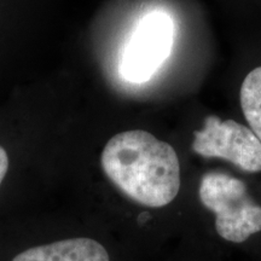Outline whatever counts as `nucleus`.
Listing matches in <instances>:
<instances>
[{
	"instance_id": "nucleus-1",
	"label": "nucleus",
	"mask_w": 261,
	"mask_h": 261,
	"mask_svg": "<svg viewBox=\"0 0 261 261\" xmlns=\"http://www.w3.org/2000/svg\"><path fill=\"white\" fill-rule=\"evenodd\" d=\"M100 165L109 180L145 207H165L180 190V165L174 148L146 130H126L104 146Z\"/></svg>"
},
{
	"instance_id": "nucleus-2",
	"label": "nucleus",
	"mask_w": 261,
	"mask_h": 261,
	"mask_svg": "<svg viewBox=\"0 0 261 261\" xmlns=\"http://www.w3.org/2000/svg\"><path fill=\"white\" fill-rule=\"evenodd\" d=\"M198 196L215 214V230L225 241L242 243L261 231V205L248 194L240 179L221 172L205 173Z\"/></svg>"
},
{
	"instance_id": "nucleus-3",
	"label": "nucleus",
	"mask_w": 261,
	"mask_h": 261,
	"mask_svg": "<svg viewBox=\"0 0 261 261\" xmlns=\"http://www.w3.org/2000/svg\"><path fill=\"white\" fill-rule=\"evenodd\" d=\"M192 150L205 159H224L247 173L261 172V142L234 120L205 117L203 128L195 132Z\"/></svg>"
},
{
	"instance_id": "nucleus-4",
	"label": "nucleus",
	"mask_w": 261,
	"mask_h": 261,
	"mask_svg": "<svg viewBox=\"0 0 261 261\" xmlns=\"http://www.w3.org/2000/svg\"><path fill=\"white\" fill-rule=\"evenodd\" d=\"M173 21L154 11L139 22L123 52L121 70L132 83H144L167 60L173 44Z\"/></svg>"
},
{
	"instance_id": "nucleus-5",
	"label": "nucleus",
	"mask_w": 261,
	"mask_h": 261,
	"mask_svg": "<svg viewBox=\"0 0 261 261\" xmlns=\"http://www.w3.org/2000/svg\"><path fill=\"white\" fill-rule=\"evenodd\" d=\"M12 261H110V256L98 241L80 237L29 248Z\"/></svg>"
},
{
	"instance_id": "nucleus-6",
	"label": "nucleus",
	"mask_w": 261,
	"mask_h": 261,
	"mask_svg": "<svg viewBox=\"0 0 261 261\" xmlns=\"http://www.w3.org/2000/svg\"><path fill=\"white\" fill-rule=\"evenodd\" d=\"M241 107L252 132L261 142V67L250 71L241 87Z\"/></svg>"
},
{
	"instance_id": "nucleus-7",
	"label": "nucleus",
	"mask_w": 261,
	"mask_h": 261,
	"mask_svg": "<svg viewBox=\"0 0 261 261\" xmlns=\"http://www.w3.org/2000/svg\"><path fill=\"white\" fill-rule=\"evenodd\" d=\"M9 169V156L3 146H0V187Z\"/></svg>"
}]
</instances>
